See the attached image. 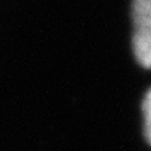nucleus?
<instances>
[{
    "label": "nucleus",
    "mask_w": 151,
    "mask_h": 151,
    "mask_svg": "<svg viewBox=\"0 0 151 151\" xmlns=\"http://www.w3.org/2000/svg\"><path fill=\"white\" fill-rule=\"evenodd\" d=\"M142 107H144V117H145V137L151 144V88L144 99Z\"/></svg>",
    "instance_id": "f03ea898"
},
{
    "label": "nucleus",
    "mask_w": 151,
    "mask_h": 151,
    "mask_svg": "<svg viewBox=\"0 0 151 151\" xmlns=\"http://www.w3.org/2000/svg\"><path fill=\"white\" fill-rule=\"evenodd\" d=\"M134 51L141 66L151 69V0H134Z\"/></svg>",
    "instance_id": "f257e3e1"
}]
</instances>
